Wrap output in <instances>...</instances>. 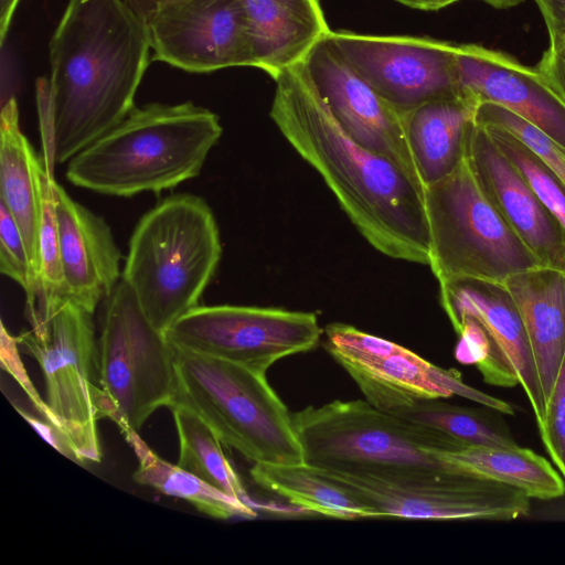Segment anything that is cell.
Instances as JSON below:
<instances>
[{
  "label": "cell",
  "mask_w": 565,
  "mask_h": 565,
  "mask_svg": "<svg viewBox=\"0 0 565 565\" xmlns=\"http://www.w3.org/2000/svg\"><path fill=\"white\" fill-rule=\"evenodd\" d=\"M274 81L270 118L322 177L361 235L391 258L428 265L425 190L393 161L344 131L317 90L305 62Z\"/></svg>",
  "instance_id": "1"
},
{
  "label": "cell",
  "mask_w": 565,
  "mask_h": 565,
  "mask_svg": "<svg viewBox=\"0 0 565 565\" xmlns=\"http://www.w3.org/2000/svg\"><path fill=\"white\" fill-rule=\"evenodd\" d=\"M148 29L124 0H68L51 38L43 148L55 163L119 124L150 64Z\"/></svg>",
  "instance_id": "2"
},
{
  "label": "cell",
  "mask_w": 565,
  "mask_h": 565,
  "mask_svg": "<svg viewBox=\"0 0 565 565\" xmlns=\"http://www.w3.org/2000/svg\"><path fill=\"white\" fill-rule=\"evenodd\" d=\"M222 134L218 116L192 102L146 104L74 156L65 175L104 195L160 193L198 177Z\"/></svg>",
  "instance_id": "3"
},
{
  "label": "cell",
  "mask_w": 565,
  "mask_h": 565,
  "mask_svg": "<svg viewBox=\"0 0 565 565\" xmlns=\"http://www.w3.org/2000/svg\"><path fill=\"white\" fill-rule=\"evenodd\" d=\"M221 256L220 231L207 202L178 193L137 223L121 279L150 323L164 333L199 306Z\"/></svg>",
  "instance_id": "4"
},
{
  "label": "cell",
  "mask_w": 565,
  "mask_h": 565,
  "mask_svg": "<svg viewBox=\"0 0 565 565\" xmlns=\"http://www.w3.org/2000/svg\"><path fill=\"white\" fill-rule=\"evenodd\" d=\"M305 463L415 478L456 473L434 451L465 444L420 423L383 412L367 401L335 399L291 414ZM465 476V475H463Z\"/></svg>",
  "instance_id": "5"
},
{
  "label": "cell",
  "mask_w": 565,
  "mask_h": 565,
  "mask_svg": "<svg viewBox=\"0 0 565 565\" xmlns=\"http://www.w3.org/2000/svg\"><path fill=\"white\" fill-rule=\"evenodd\" d=\"M173 348L172 405L195 413L221 443L249 461L303 465L291 413L266 375L243 365Z\"/></svg>",
  "instance_id": "6"
},
{
  "label": "cell",
  "mask_w": 565,
  "mask_h": 565,
  "mask_svg": "<svg viewBox=\"0 0 565 565\" xmlns=\"http://www.w3.org/2000/svg\"><path fill=\"white\" fill-rule=\"evenodd\" d=\"M425 205L428 265L439 287L462 279L503 285L541 266L489 201L467 154L451 173L425 186Z\"/></svg>",
  "instance_id": "7"
},
{
  "label": "cell",
  "mask_w": 565,
  "mask_h": 565,
  "mask_svg": "<svg viewBox=\"0 0 565 565\" xmlns=\"http://www.w3.org/2000/svg\"><path fill=\"white\" fill-rule=\"evenodd\" d=\"M98 340V383L122 435L138 431L175 388L173 348L147 319L121 279L104 300Z\"/></svg>",
  "instance_id": "8"
},
{
  "label": "cell",
  "mask_w": 565,
  "mask_h": 565,
  "mask_svg": "<svg viewBox=\"0 0 565 565\" xmlns=\"http://www.w3.org/2000/svg\"><path fill=\"white\" fill-rule=\"evenodd\" d=\"M22 350L38 361L45 381L49 423L67 439L78 461L98 462V344L93 313L72 300L62 302L47 323L18 337Z\"/></svg>",
  "instance_id": "9"
},
{
  "label": "cell",
  "mask_w": 565,
  "mask_h": 565,
  "mask_svg": "<svg viewBox=\"0 0 565 565\" xmlns=\"http://www.w3.org/2000/svg\"><path fill=\"white\" fill-rule=\"evenodd\" d=\"M323 332L315 312L199 305L166 330L164 337L174 348L266 375L280 359L316 348Z\"/></svg>",
  "instance_id": "10"
},
{
  "label": "cell",
  "mask_w": 565,
  "mask_h": 565,
  "mask_svg": "<svg viewBox=\"0 0 565 565\" xmlns=\"http://www.w3.org/2000/svg\"><path fill=\"white\" fill-rule=\"evenodd\" d=\"M324 348L356 383L371 405L393 413L417 399L459 395L497 412L513 406L467 385L456 370H445L392 341L345 323L324 328Z\"/></svg>",
  "instance_id": "11"
},
{
  "label": "cell",
  "mask_w": 565,
  "mask_h": 565,
  "mask_svg": "<svg viewBox=\"0 0 565 565\" xmlns=\"http://www.w3.org/2000/svg\"><path fill=\"white\" fill-rule=\"evenodd\" d=\"M315 469L361 498L374 518L511 521L531 508V498L518 488L463 475L426 479Z\"/></svg>",
  "instance_id": "12"
},
{
  "label": "cell",
  "mask_w": 565,
  "mask_h": 565,
  "mask_svg": "<svg viewBox=\"0 0 565 565\" xmlns=\"http://www.w3.org/2000/svg\"><path fill=\"white\" fill-rule=\"evenodd\" d=\"M328 40L347 64L401 114L434 99L463 96L457 44L351 31H331Z\"/></svg>",
  "instance_id": "13"
},
{
  "label": "cell",
  "mask_w": 565,
  "mask_h": 565,
  "mask_svg": "<svg viewBox=\"0 0 565 565\" xmlns=\"http://www.w3.org/2000/svg\"><path fill=\"white\" fill-rule=\"evenodd\" d=\"M145 23L152 60L189 73L255 66L239 0H181Z\"/></svg>",
  "instance_id": "14"
},
{
  "label": "cell",
  "mask_w": 565,
  "mask_h": 565,
  "mask_svg": "<svg viewBox=\"0 0 565 565\" xmlns=\"http://www.w3.org/2000/svg\"><path fill=\"white\" fill-rule=\"evenodd\" d=\"M303 62L317 90L344 131L366 149L393 161L425 190L409 148L403 114L347 64L328 35Z\"/></svg>",
  "instance_id": "15"
},
{
  "label": "cell",
  "mask_w": 565,
  "mask_h": 565,
  "mask_svg": "<svg viewBox=\"0 0 565 565\" xmlns=\"http://www.w3.org/2000/svg\"><path fill=\"white\" fill-rule=\"evenodd\" d=\"M440 303L452 327L463 317L477 319L488 332L495 362L491 385H521L537 427L545 415V401L526 331L516 306L502 284L462 279L439 287Z\"/></svg>",
  "instance_id": "16"
},
{
  "label": "cell",
  "mask_w": 565,
  "mask_h": 565,
  "mask_svg": "<svg viewBox=\"0 0 565 565\" xmlns=\"http://www.w3.org/2000/svg\"><path fill=\"white\" fill-rule=\"evenodd\" d=\"M466 154L489 201L540 265L565 270V231L476 120L468 129Z\"/></svg>",
  "instance_id": "17"
},
{
  "label": "cell",
  "mask_w": 565,
  "mask_h": 565,
  "mask_svg": "<svg viewBox=\"0 0 565 565\" xmlns=\"http://www.w3.org/2000/svg\"><path fill=\"white\" fill-rule=\"evenodd\" d=\"M456 62L463 96L508 108L565 149V104L536 67L478 44L457 45Z\"/></svg>",
  "instance_id": "18"
},
{
  "label": "cell",
  "mask_w": 565,
  "mask_h": 565,
  "mask_svg": "<svg viewBox=\"0 0 565 565\" xmlns=\"http://www.w3.org/2000/svg\"><path fill=\"white\" fill-rule=\"evenodd\" d=\"M61 268L67 300L94 313L121 280V254L105 220L56 182Z\"/></svg>",
  "instance_id": "19"
},
{
  "label": "cell",
  "mask_w": 565,
  "mask_h": 565,
  "mask_svg": "<svg viewBox=\"0 0 565 565\" xmlns=\"http://www.w3.org/2000/svg\"><path fill=\"white\" fill-rule=\"evenodd\" d=\"M257 68L275 79L330 32L319 0H239Z\"/></svg>",
  "instance_id": "20"
},
{
  "label": "cell",
  "mask_w": 565,
  "mask_h": 565,
  "mask_svg": "<svg viewBox=\"0 0 565 565\" xmlns=\"http://www.w3.org/2000/svg\"><path fill=\"white\" fill-rule=\"evenodd\" d=\"M503 285L524 324L546 405L565 354V270L539 266Z\"/></svg>",
  "instance_id": "21"
},
{
  "label": "cell",
  "mask_w": 565,
  "mask_h": 565,
  "mask_svg": "<svg viewBox=\"0 0 565 565\" xmlns=\"http://www.w3.org/2000/svg\"><path fill=\"white\" fill-rule=\"evenodd\" d=\"M477 104L469 97L434 99L403 114L409 148L424 188L451 173L466 156Z\"/></svg>",
  "instance_id": "22"
},
{
  "label": "cell",
  "mask_w": 565,
  "mask_h": 565,
  "mask_svg": "<svg viewBox=\"0 0 565 565\" xmlns=\"http://www.w3.org/2000/svg\"><path fill=\"white\" fill-rule=\"evenodd\" d=\"M39 159L21 131L18 105L12 97L1 109L0 202L8 209L21 232L38 287L41 224V198L36 175Z\"/></svg>",
  "instance_id": "23"
},
{
  "label": "cell",
  "mask_w": 565,
  "mask_h": 565,
  "mask_svg": "<svg viewBox=\"0 0 565 565\" xmlns=\"http://www.w3.org/2000/svg\"><path fill=\"white\" fill-rule=\"evenodd\" d=\"M249 473L263 490L305 512L341 520L374 518L373 511L361 498L306 463L255 462Z\"/></svg>",
  "instance_id": "24"
},
{
  "label": "cell",
  "mask_w": 565,
  "mask_h": 565,
  "mask_svg": "<svg viewBox=\"0 0 565 565\" xmlns=\"http://www.w3.org/2000/svg\"><path fill=\"white\" fill-rule=\"evenodd\" d=\"M124 436L138 460V467L132 473L135 482L166 495L185 500L198 511L214 519L256 518L257 512L253 505L215 489L178 465L162 459L138 431L131 430Z\"/></svg>",
  "instance_id": "25"
},
{
  "label": "cell",
  "mask_w": 565,
  "mask_h": 565,
  "mask_svg": "<svg viewBox=\"0 0 565 565\" xmlns=\"http://www.w3.org/2000/svg\"><path fill=\"white\" fill-rule=\"evenodd\" d=\"M179 438L177 465L215 489L254 507L245 487L226 458L221 440L195 413L181 405L169 407Z\"/></svg>",
  "instance_id": "26"
},
{
  "label": "cell",
  "mask_w": 565,
  "mask_h": 565,
  "mask_svg": "<svg viewBox=\"0 0 565 565\" xmlns=\"http://www.w3.org/2000/svg\"><path fill=\"white\" fill-rule=\"evenodd\" d=\"M390 414L438 429L465 445L503 449L519 446L507 428L480 408L425 398Z\"/></svg>",
  "instance_id": "27"
},
{
  "label": "cell",
  "mask_w": 565,
  "mask_h": 565,
  "mask_svg": "<svg viewBox=\"0 0 565 565\" xmlns=\"http://www.w3.org/2000/svg\"><path fill=\"white\" fill-rule=\"evenodd\" d=\"M481 125V124H480ZM483 126L498 148L516 168L530 188L565 231V185L522 140L504 128Z\"/></svg>",
  "instance_id": "28"
},
{
  "label": "cell",
  "mask_w": 565,
  "mask_h": 565,
  "mask_svg": "<svg viewBox=\"0 0 565 565\" xmlns=\"http://www.w3.org/2000/svg\"><path fill=\"white\" fill-rule=\"evenodd\" d=\"M475 120L481 125L497 126L512 132L530 147L565 185V149L535 126L492 102H483L477 106Z\"/></svg>",
  "instance_id": "29"
},
{
  "label": "cell",
  "mask_w": 565,
  "mask_h": 565,
  "mask_svg": "<svg viewBox=\"0 0 565 565\" xmlns=\"http://www.w3.org/2000/svg\"><path fill=\"white\" fill-rule=\"evenodd\" d=\"M0 271L22 287L26 296V317L35 309L39 287L21 232L8 209L0 202Z\"/></svg>",
  "instance_id": "30"
},
{
  "label": "cell",
  "mask_w": 565,
  "mask_h": 565,
  "mask_svg": "<svg viewBox=\"0 0 565 565\" xmlns=\"http://www.w3.org/2000/svg\"><path fill=\"white\" fill-rule=\"evenodd\" d=\"M537 429L550 458L565 480V354Z\"/></svg>",
  "instance_id": "31"
},
{
  "label": "cell",
  "mask_w": 565,
  "mask_h": 565,
  "mask_svg": "<svg viewBox=\"0 0 565 565\" xmlns=\"http://www.w3.org/2000/svg\"><path fill=\"white\" fill-rule=\"evenodd\" d=\"M454 329L459 335L455 348L456 360L465 365H476L484 382L489 383L494 369L495 349L488 332L477 319L469 316L461 318Z\"/></svg>",
  "instance_id": "32"
},
{
  "label": "cell",
  "mask_w": 565,
  "mask_h": 565,
  "mask_svg": "<svg viewBox=\"0 0 565 565\" xmlns=\"http://www.w3.org/2000/svg\"><path fill=\"white\" fill-rule=\"evenodd\" d=\"M18 339L9 333L1 322V366L9 372L26 393L30 402L38 413L49 422V408L46 402L40 396L29 377L18 351Z\"/></svg>",
  "instance_id": "33"
},
{
  "label": "cell",
  "mask_w": 565,
  "mask_h": 565,
  "mask_svg": "<svg viewBox=\"0 0 565 565\" xmlns=\"http://www.w3.org/2000/svg\"><path fill=\"white\" fill-rule=\"evenodd\" d=\"M536 70L545 83L565 104V47L556 41L550 40Z\"/></svg>",
  "instance_id": "34"
},
{
  "label": "cell",
  "mask_w": 565,
  "mask_h": 565,
  "mask_svg": "<svg viewBox=\"0 0 565 565\" xmlns=\"http://www.w3.org/2000/svg\"><path fill=\"white\" fill-rule=\"evenodd\" d=\"M17 412L29 423V425L39 433V435L46 440L55 450L60 454L64 455L68 459L79 463L78 458L73 450L72 446L64 437V435L51 423L47 420L39 419L38 417L31 415L26 411L14 406Z\"/></svg>",
  "instance_id": "35"
},
{
  "label": "cell",
  "mask_w": 565,
  "mask_h": 565,
  "mask_svg": "<svg viewBox=\"0 0 565 565\" xmlns=\"http://www.w3.org/2000/svg\"><path fill=\"white\" fill-rule=\"evenodd\" d=\"M145 22L160 8L181 0H124Z\"/></svg>",
  "instance_id": "36"
},
{
  "label": "cell",
  "mask_w": 565,
  "mask_h": 565,
  "mask_svg": "<svg viewBox=\"0 0 565 565\" xmlns=\"http://www.w3.org/2000/svg\"><path fill=\"white\" fill-rule=\"evenodd\" d=\"M548 31L550 40L556 41L565 47V17L551 14L542 15Z\"/></svg>",
  "instance_id": "37"
},
{
  "label": "cell",
  "mask_w": 565,
  "mask_h": 565,
  "mask_svg": "<svg viewBox=\"0 0 565 565\" xmlns=\"http://www.w3.org/2000/svg\"><path fill=\"white\" fill-rule=\"evenodd\" d=\"M20 0H0V38L1 43L6 39L7 32Z\"/></svg>",
  "instance_id": "38"
},
{
  "label": "cell",
  "mask_w": 565,
  "mask_h": 565,
  "mask_svg": "<svg viewBox=\"0 0 565 565\" xmlns=\"http://www.w3.org/2000/svg\"><path fill=\"white\" fill-rule=\"evenodd\" d=\"M406 7L424 10V11H437L446 8L459 0H395Z\"/></svg>",
  "instance_id": "39"
},
{
  "label": "cell",
  "mask_w": 565,
  "mask_h": 565,
  "mask_svg": "<svg viewBox=\"0 0 565 565\" xmlns=\"http://www.w3.org/2000/svg\"><path fill=\"white\" fill-rule=\"evenodd\" d=\"M542 15L565 17V0H534Z\"/></svg>",
  "instance_id": "40"
},
{
  "label": "cell",
  "mask_w": 565,
  "mask_h": 565,
  "mask_svg": "<svg viewBox=\"0 0 565 565\" xmlns=\"http://www.w3.org/2000/svg\"><path fill=\"white\" fill-rule=\"evenodd\" d=\"M495 9H508L521 3L523 0H479Z\"/></svg>",
  "instance_id": "41"
}]
</instances>
